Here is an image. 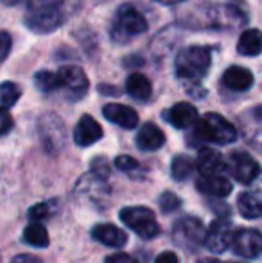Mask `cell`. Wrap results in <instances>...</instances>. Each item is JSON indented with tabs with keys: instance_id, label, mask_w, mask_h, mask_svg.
<instances>
[{
	"instance_id": "obj_7",
	"label": "cell",
	"mask_w": 262,
	"mask_h": 263,
	"mask_svg": "<svg viewBox=\"0 0 262 263\" xmlns=\"http://www.w3.org/2000/svg\"><path fill=\"white\" fill-rule=\"evenodd\" d=\"M206 229L201 224V220L194 217H185L180 222H176L174 229H172V236L174 242L180 243L185 249H196L198 246H201L205 242Z\"/></svg>"
},
{
	"instance_id": "obj_12",
	"label": "cell",
	"mask_w": 262,
	"mask_h": 263,
	"mask_svg": "<svg viewBox=\"0 0 262 263\" xmlns=\"http://www.w3.org/2000/svg\"><path fill=\"white\" fill-rule=\"evenodd\" d=\"M241 131L246 142L262 149V106H255L242 113Z\"/></svg>"
},
{
	"instance_id": "obj_23",
	"label": "cell",
	"mask_w": 262,
	"mask_h": 263,
	"mask_svg": "<svg viewBox=\"0 0 262 263\" xmlns=\"http://www.w3.org/2000/svg\"><path fill=\"white\" fill-rule=\"evenodd\" d=\"M237 210L244 218L262 217V197L252 192H244L237 199Z\"/></svg>"
},
{
	"instance_id": "obj_36",
	"label": "cell",
	"mask_w": 262,
	"mask_h": 263,
	"mask_svg": "<svg viewBox=\"0 0 262 263\" xmlns=\"http://www.w3.org/2000/svg\"><path fill=\"white\" fill-rule=\"evenodd\" d=\"M94 172H95V174H99L101 177L108 176V172H110V170H108V165H106V163L102 161L101 158H97V159L94 161Z\"/></svg>"
},
{
	"instance_id": "obj_6",
	"label": "cell",
	"mask_w": 262,
	"mask_h": 263,
	"mask_svg": "<svg viewBox=\"0 0 262 263\" xmlns=\"http://www.w3.org/2000/svg\"><path fill=\"white\" fill-rule=\"evenodd\" d=\"M119 217L128 228L133 229V231L144 240L154 238V236H158V233H160V226H158L156 218H154V213L149 208H142V206L124 208V210H120Z\"/></svg>"
},
{
	"instance_id": "obj_9",
	"label": "cell",
	"mask_w": 262,
	"mask_h": 263,
	"mask_svg": "<svg viewBox=\"0 0 262 263\" xmlns=\"http://www.w3.org/2000/svg\"><path fill=\"white\" fill-rule=\"evenodd\" d=\"M232 249L235 251V254H239L241 258H248V260L260 256L262 233L250 228L237 229V231H234V236H232Z\"/></svg>"
},
{
	"instance_id": "obj_39",
	"label": "cell",
	"mask_w": 262,
	"mask_h": 263,
	"mask_svg": "<svg viewBox=\"0 0 262 263\" xmlns=\"http://www.w3.org/2000/svg\"><path fill=\"white\" fill-rule=\"evenodd\" d=\"M4 4H7V6H14V4H18L20 0H2Z\"/></svg>"
},
{
	"instance_id": "obj_2",
	"label": "cell",
	"mask_w": 262,
	"mask_h": 263,
	"mask_svg": "<svg viewBox=\"0 0 262 263\" xmlns=\"http://www.w3.org/2000/svg\"><path fill=\"white\" fill-rule=\"evenodd\" d=\"M198 22L206 29H234L248 22V16L239 7L230 4H208L198 9Z\"/></svg>"
},
{
	"instance_id": "obj_31",
	"label": "cell",
	"mask_w": 262,
	"mask_h": 263,
	"mask_svg": "<svg viewBox=\"0 0 262 263\" xmlns=\"http://www.w3.org/2000/svg\"><path fill=\"white\" fill-rule=\"evenodd\" d=\"M11 127H13V118H11V115L7 113L6 109H0V136L9 133Z\"/></svg>"
},
{
	"instance_id": "obj_21",
	"label": "cell",
	"mask_w": 262,
	"mask_h": 263,
	"mask_svg": "<svg viewBox=\"0 0 262 263\" xmlns=\"http://www.w3.org/2000/svg\"><path fill=\"white\" fill-rule=\"evenodd\" d=\"M126 91L135 101L146 102L153 95V86H151L149 79L144 73H131L126 79Z\"/></svg>"
},
{
	"instance_id": "obj_8",
	"label": "cell",
	"mask_w": 262,
	"mask_h": 263,
	"mask_svg": "<svg viewBox=\"0 0 262 263\" xmlns=\"http://www.w3.org/2000/svg\"><path fill=\"white\" fill-rule=\"evenodd\" d=\"M60 77V90L65 91V95L70 101H81L88 91V77L77 66H63L58 72Z\"/></svg>"
},
{
	"instance_id": "obj_30",
	"label": "cell",
	"mask_w": 262,
	"mask_h": 263,
	"mask_svg": "<svg viewBox=\"0 0 262 263\" xmlns=\"http://www.w3.org/2000/svg\"><path fill=\"white\" fill-rule=\"evenodd\" d=\"M115 166L123 172H133L138 168V161L131 156H119L115 159Z\"/></svg>"
},
{
	"instance_id": "obj_34",
	"label": "cell",
	"mask_w": 262,
	"mask_h": 263,
	"mask_svg": "<svg viewBox=\"0 0 262 263\" xmlns=\"http://www.w3.org/2000/svg\"><path fill=\"white\" fill-rule=\"evenodd\" d=\"M154 263H178V256L174 253H171V251H165V253L158 254Z\"/></svg>"
},
{
	"instance_id": "obj_40",
	"label": "cell",
	"mask_w": 262,
	"mask_h": 263,
	"mask_svg": "<svg viewBox=\"0 0 262 263\" xmlns=\"http://www.w3.org/2000/svg\"><path fill=\"white\" fill-rule=\"evenodd\" d=\"M97 2H104V0H97Z\"/></svg>"
},
{
	"instance_id": "obj_1",
	"label": "cell",
	"mask_w": 262,
	"mask_h": 263,
	"mask_svg": "<svg viewBox=\"0 0 262 263\" xmlns=\"http://www.w3.org/2000/svg\"><path fill=\"white\" fill-rule=\"evenodd\" d=\"M63 7L58 0H29L25 25L32 32L47 34L63 24Z\"/></svg>"
},
{
	"instance_id": "obj_13",
	"label": "cell",
	"mask_w": 262,
	"mask_h": 263,
	"mask_svg": "<svg viewBox=\"0 0 262 263\" xmlns=\"http://www.w3.org/2000/svg\"><path fill=\"white\" fill-rule=\"evenodd\" d=\"M196 168L203 177L221 176L226 170V161H224L223 156L217 151L210 149V147H203L198 153Z\"/></svg>"
},
{
	"instance_id": "obj_41",
	"label": "cell",
	"mask_w": 262,
	"mask_h": 263,
	"mask_svg": "<svg viewBox=\"0 0 262 263\" xmlns=\"http://www.w3.org/2000/svg\"><path fill=\"white\" fill-rule=\"evenodd\" d=\"M235 263H242V261H235Z\"/></svg>"
},
{
	"instance_id": "obj_35",
	"label": "cell",
	"mask_w": 262,
	"mask_h": 263,
	"mask_svg": "<svg viewBox=\"0 0 262 263\" xmlns=\"http://www.w3.org/2000/svg\"><path fill=\"white\" fill-rule=\"evenodd\" d=\"M11 263H42L38 256H32V254H18L14 256Z\"/></svg>"
},
{
	"instance_id": "obj_5",
	"label": "cell",
	"mask_w": 262,
	"mask_h": 263,
	"mask_svg": "<svg viewBox=\"0 0 262 263\" xmlns=\"http://www.w3.org/2000/svg\"><path fill=\"white\" fill-rule=\"evenodd\" d=\"M147 31V22L144 14L131 4L119 7L112 25V38L117 43H128L131 38Z\"/></svg>"
},
{
	"instance_id": "obj_15",
	"label": "cell",
	"mask_w": 262,
	"mask_h": 263,
	"mask_svg": "<svg viewBox=\"0 0 262 263\" xmlns=\"http://www.w3.org/2000/svg\"><path fill=\"white\" fill-rule=\"evenodd\" d=\"M164 118L176 129H187L198 122V109L189 102H178L164 113Z\"/></svg>"
},
{
	"instance_id": "obj_11",
	"label": "cell",
	"mask_w": 262,
	"mask_h": 263,
	"mask_svg": "<svg viewBox=\"0 0 262 263\" xmlns=\"http://www.w3.org/2000/svg\"><path fill=\"white\" fill-rule=\"evenodd\" d=\"M232 236H234V228L224 218H217L210 224L205 235V246L210 253L221 254L232 246Z\"/></svg>"
},
{
	"instance_id": "obj_19",
	"label": "cell",
	"mask_w": 262,
	"mask_h": 263,
	"mask_svg": "<svg viewBox=\"0 0 262 263\" xmlns=\"http://www.w3.org/2000/svg\"><path fill=\"white\" fill-rule=\"evenodd\" d=\"M223 84L234 91H246L253 86V73L244 66H230L223 73Z\"/></svg>"
},
{
	"instance_id": "obj_10",
	"label": "cell",
	"mask_w": 262,
	"mask_h": 263,
	"mask_svg": "<svg viewBox=\"0 0 262 263\" xmlns=\"http://www.w3.org/2000/svg\"><path fill=\"white\" fill-rule=\"evenodd\" d=\"M230 161H228V168H230L232 176L235 177V181L242 184H250L260 176V165L255 161L248 153L242 151H235L230 154Z\"/></svg>"
},
{
	"instance_id": "obj_28",
	"label": "cell",
	"mask_w": 262,
	"mask_h": 263,
	"mask_svg": "<svg viewBox=\"0 0 262 263\" xmlns=\"http://www.w3.org/2000/svg\"><path fill=\"white\" fill-rule=\"evenodd\" d=\"M54 211H56L54 202H40V204L32 206V208L29 210V217H31L32 220H43V218H49Z\"/></svg>"
},
{
	"instance_id": "obj_18",
	"label": "cell",
	"mask_w": 262,
	"mask_h": 263,
	"mask_svg": "<svg viewBox=\"0 0 262 263\" xmlns=\"http://www.w3.org/2000/svg\"><path fill=\"white\" fill-rule=\"evenodd\" d=\"M165 143V135L153 122H147L136 135V145L140 151H158Z\"/></svg>"
},
{
	"instance_id": "obj_20",
	"label": "cell",
	"mask_w": 262,
	"mask_h": 263,
	"mask_svg": "<svg viewBox=\"0 0 262 263\" xmlns=\"http://www.w3.org/2000/svg\"><path fill=\"white\" fill-rule=\"evenodd\" d=\"M196 186L201 194H206L210 197H226L232 194V183L223 176H199L196 181Z\"/></svg>"
},
{
	"instance_id": "obj_32",
	"label": "cell",
	"mask_w": 262,
	"mask_h": 263,
	"mask_svg": "<svg viewBox=\"0 0 262 263\" xmlns=\"http://www.w3.org/2000/svg\"><path fill=\"white\" fill-rule=\"evenodd\" d=\"M11 50V36L7 32H0V63L7 58Z\"/></svg>"
},
{
	"instance_id": "obj_24",
	"label": "cell",
	"mask_w": 262,
	"mask_h": 263,
	"mask_svg": "<svg viewBox=\"0 0 262 263\" xmlns=\"http://www.w3.org/2000/svg\"><path fill=\"white\" fill-rule=\"evenodd\" d=\"M24 240L29 243V246L47 247V246H49V233H47V229L43 228L42 224H38V222H32V224H29L27 228H25Z\"/></svg>"
},
{
	"instance_id": "obj_4",
	"label": "cell",
	"mask_w": 262,
	"mask_h": 263,
	"mask_svg": "<svg viewBox=\"0 0 262 263\" xmlns=\"http://www.w3.org/2000/svg\"><path fill=\"white\" fill-rule=\"evenodd\" d=\"M212 50L208 47H187L176 55L174 72L180 79H201L206 76L212 61Z\"/></svg>"
},
{
	"instance_id": "obj_37",
	"label": "cell",
	"mask_w": 262,
	"mask_h": 263,
	"mask_svg": "<svg viewBox=\"0 0 262 263\" xmlns=\"http://www.w3.org/2000/svg\"><path fill=\"white\" fill-rule=\"evenodd\" d=\"M160 4H165V6H172V4H178V2H183V0H156Z\"/></svg>"
},
{
	"instance_id": "obj_17",
	"label": "cell",
	"mask_w": 262,
	"mask_h": 263,
	"mask_svg": "<svg viewBox=\"0 0 262 263\" xmlns=\"http://www.w3.org/2000/svg\"><path fill=\"white\" fill-rule=\"evenodd\" d=\"M92 236L99 243L108 247H124L128 242V235L113 224H97L92 229Z\"/></svg>"
},
{
	"instance_id": "obj_26",
	"label": "cell",
	"mask_w": 262,
	"mask_h": 263,
	"mask_svg": "<svg viewBox=\"0 0 262 263\" xmlns=\"http://www.w3.org/2000/svg\"><path fill=\"white\" fill-rule=\"evenodd\" d=\"M34 83H36V88L45 91V93L60 90V77H58V73H54V72H47V70L38 72L34 76Z\"/></svg>"
},
{
	"instance_id": "obj_22",
	"label": "cell",
	"mask_w": 262,
	"mask_h": 263,
	"mask_svg": "<svg viewBox=\"0 0 262 263\" xmlns=\"http://www.w3.org/2000/svg\"><path fill=\"white\" fill-rule=\"evenodd\" d=\"M237 52L241 55L255 58L262 52V31L259 29H248L241 34L237 42Z\"/></svg>"
},
{
	"instance_id": "obj_14",
	"label": "cell",
	"mask_w": 262,
	"mask_h": 263,
	"mask_svg": "<svg viewBox=\"0 0 262 263\" xmlns=\"http://www.w3.org/2000/svg\"><path fill=\"white\" fill-rule=\"evenodd\" d=\"M102 138V127L90 115H83L74 131V142L79 147H88Z\"/></svg>"
},
{
	"instance_id": "obj_16",
	"label": "cell",
	"mask_w": 262,
	"mask_h": 263,
	"mask_svg": "<svg viewBox=\"0 0 262 263\" xmlns=\"http://www.w3.org/2000/svg\"><path fill=\"white\" fill-rule=\"evenodd\" d=\"M102 115L108 118L110 122L120 125L124 129H135L138 124V115L135 109L124 104H106L102 107Z\"/></svg>"
},
{
	"instance_id": "obj_3",
	"label": "cell",
	"mask_w": 262,
	"mask_h": 263,
	"mask_svg": "<svg viewBox=\"0 0 262 263\" xmlns=\"http://www.w3.org/2000/svg\"><path fill=\"white\" fill-rule=\"evenodd\" d=\"M194 136L203 142L228 145L237 138V129L221 115L206 113L205 117L198 118V122L194 124Z\"/></svg>"
},
{
	"instance_id": "obj_25",
	"label": "cell",
	"mask_w": 262,
	"mask_h": 263,
	"mask_svg": "<svg viewBox=\"0 0 262 263\" xmlns=\"http://www.w3.org/2000/svg\"><path fill=\"white\" fill-rule=\"evenodd\" d=\"M196 168V161L189 156H176L172 159V165H171V172H172V177L176 181H185L190 174L194 172Z\"/></svg>"
},
{
	"instance_id": "obj_38",
	"label": "cell",
	"mask_w": 262,
	"mask_h": 263,
	"mask_svg": "<svg viewBox=\"0 0 262 263\" xmlns=\"http://www.w3.org/2000/svg\"><path fill=\"white\" fill-rule=\"evenodd\" d=\"M198 263H221L219 260H216V258H206V260H201Z\"/></svg>"
},
{
	"instance_id": "obj_27",
	"label": "cell",
	"mask_w": 262,
	"mask_h": 263,
	"mask_svg": "<svg viewBox=\"0 0 262 263\" xmlns=\"http://www.w3.org/2000/svg\"><path fill=\"white\" fill-rule=\"evenodd\" d=\"M22 91L14 83H4L0 84V109H7V107L14 106L20 99Z\"/></svg>"
},
{
	"instance_id": "obj_33",
	"label": "cell",
	"mask_w": 262,
	"mask_h": 263,
	"mask_svg": "<svg viewBox=\"0 0 262 263\" xmlns=\"http://www.w3.org/2000/svg\"><path fill=\"white\" fill-rule=\"evenodd\" d=\"M104 263H138L135 258H131L130 254H124V253H117L112 254L104 260Z\"/></svg>"
},
{
	"instance_id": "obj_29",
	"label": "cell",
	"mask_w": 262,
	"mask_h": 263,
	"mask_svg": "<svg viewBox=\"0 0 262 263\" xmlns=\"http://www.w3.org/2000/svg\"><path fill=\"white\" fill-rule=\"evenodd\" d=\"M160 208H162V211H165V213H171V211L178 210L180 208L178 195L171 194V192H165V194L160 197Z\"/></svg>"
}]
</instances>
